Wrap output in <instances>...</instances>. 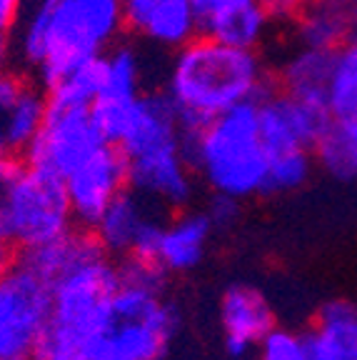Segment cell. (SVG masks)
Listing matches in <instances>:
<instances>
[{"label":"cell","mask_w":357,"mask_h":360,"mask_svg":"<svg viewBox=\"0 0 357 360\" xmlns=\"http://www.w3.org/2000/svg\"><path fill=\"white\" fill-rule=\"evenodd\" d=\"M273 85V68L263 51L197 33L170 53L162 93L190 133L235 105L260 101Z\"/></svg>","instance_id":"obj_1"},{"label":"cell","mask_w":357,"mask_h":360,"mask_svg":"<svg viewBox=\"0 0 357 360\" xmlns=\"http://www.w3.org/2000/svg\"><path fill=\"white\" fill-rule=\"evenodd\" d=\"M123 35V0H33L15 25L13 53L48 88L70 68L100 58Z\"/></svg>","instance_id":"obj_2"},{"label":"cell","mask_w":357,"mask_h":360,"mask_svg":"<svg viewBox=\"0 0 357 360\" xmlns=\"http://www.w3.org/2000/svg\"><path fill=\"white\" fill-rule=\"evenodd\" d=\"M115 148L128 163L130 191L165 210L188 205L197 180L188 158V130L162 90H145L135 101Z\"/></svg>","instance_id":"obj_3"},{"label":"cell","mask_w":357,"mask_h":360,"mask_svg":"<svg viewBox=\"0 0 357 360\" xmlns=\"http://www.w3.org/2000/svg\"><path fill=\"white\" fill-rule=\"evenodd\" d=\"M120 283L88 340L83 360H162L178 328V313L162 298L160 263L125 258Z\"/></svg>","instance_id":"obj_4"},{"label":"cell","mask_w":357,"mask_h":360,"mask_svg":"<svg viewBox=\"0 0 357 360\" xmlns=\"http://www.w3.org/2000/svg\"><path fill=\"white\" fill-rule=\"evenodd\" d=\"M188 158L212 195L245 200L265 193L268 150L260 135L257 101L235 105L188 133Z\"/></svg>","instance_id":"obj_5"},{"label":"cell","mask_w":357,"mask_h":360,"mask_svg":"<svg viewBox=\"0 0 357 360\" xmlns=\"http://www.w3.org/2000/svg\"><path fill=\"white\" fill-rule=\"evenodd\" d=\"M117 283L120 270L108 253L95 255L58 278L53 283L51 318L33 360H83Z\"/></svg>","instance_id":"obj_6"},{"label":"cell","mask_w":357,"mask_h":360,"mask_svg":"<svg viewBox=\"0 0 357 360\" xmlns=\"http://www.w3.org/2000/svg\"><path fill=\"white\" fill-rule=\"evenodd\" d=\"M75 228L65 183L22 163L0 205V233L18 253L58 240Z\"/></svg>","instance_id":"obj_7"},{"label":"cell","mask_w":357,"mask_h":360,"mask_svg":"<svg viewBox=\"0 0 357 360\" xmlns=\"http://www.w3.org/2000/svg\"><path fill=\"white\" fill-rule=\"evenodd\" d=\"M51 303V283L15 258L0 278V360H33Z\"/></svg>","instance_id":"obj_8"},{"label":"cell","mask_w":357,"mask_h":360,"mask_svg":"<svg viewBox=\"0 0 357 360\" xmlns=\"http://www.w3.org/2000/svg\"><path fill=\"white\" fill-rule=\"evenodd\" d=\"M103 146L105 138L95 125L90 108L48 101L45 120L28 150L22 153V163L40 173L65 178Z\"/></svg>","instance_id":"obj_9"},{"label":"cell","mask_w":357,"mask_h":360,"mask_svg":"<svg viewBox=\"0 0 357 360\" xmlns=\"http://www.w3.org/2000/svg\"><path fill=\"white\" fill-rule=\"evenodd\" d=\"M100 93L90 105V115L105 143L115 146L135 101L145 93V60L135 43L117 40L110 51L100 56Z\"/></svg>","instance_id":"obj_10"},{"label":"cell","mask_w":357,"mask_h":360,"mask_svg":"<svg viewBox=\"0 0 357 360\" xmlns=\"http://www.w3.org/2000/svg\"><path fill=\"white\" fill-rule=\"evenodd\" d=\"M63 183H65L75 225L93 228L108 205L125 191H130L125 155L115 146L105 143L90 158H85L78 168L70 170Z\"/></svg>","instance_id":"obj_11"},{"label":"cell","mask_w":357,"mask_h":360,"mask_svg":"<svg viewBox=\"0 0 357 360\" xmlns=\"http://www.w3.org/2000/svg\"><path fill=\"white\" fill-rule=\"evenodd\" d=\"M257 118L265 150L280 153L292 148H310L313 150L323 130L332 120L327 103L302 101L273 88L257 101Z\"/></svg>","instance_id":"obj_12"},{"label":"cell","mask_w":357,"mask_h":360,"mask_svg":"<svg viewBox=\"0 0 357 360\" xmlns=\"http://www.w3.org/2000/svg\"><path fill=\"white\" fill-rule=\"evenodd\" d=\"M193 8L197 33L238 48L263 51L278 28L263 0H193Z\"/></svg>","instance_id":"obj_13"},{"label":"cell","mask_w":357,"mask_h":360,"mask_svg":"<svg viewBox=\"0 0 357 360\" xmlns=\"http://www.w3.org/2000/svg\"><path fill=\"white\" fill-rule=\"evenodd\" d=\"M125 33L155 51L173 53L197 35L193 0H123Z\"/></svg>","instance_id":"obj_14"},{"label":"cell","mask_w":357,"mask_h":360,"mask_svg":"<svg viewBox=\"0 0 357 360\" xmlns=\"http://www.w3.org/2000/svg\"><path fill=\"white\" fill-rule=\"evenodd\" d=\"M220 323L228 353L233 358H247L275 328V315L268 298L257 288L233 285L225 290L220 303Z\"/></svg>","instance_id":"obj_15"},{"label":"cell","mask_w":357,"mask_h":360,"mask_svg":"<svg viewBox=\"0 0 357 360\" xmlns=\"http://www.w3.org/2000/svg\"><path fill=\"white\" fill-rule=\"evenodd\" d=\"M287 25V40L335 53L357 33V0H313Z\"/></svg>","instance_id":"obj_16"},{"label":"cell","mask_w":357,"mask_h":360,"mask_svg":"<svg viewBox=\"0 0 357 360\" xmlns=\"http://www.w3.org/2000/svg\"><path fill=\"white\" fill-rule=\"evenodd\" d=\"M330 75H332V51L313 45L287 43L273 68V83L287 96L302 101L327 103Z\"/></svg>","instance_id":"obj_17"},{"label":"cell","mask_w":357,"mask_h":360,"mask_svg":"<svg viewBox=\"0 0 357 360\" xmlns=\"http://www.w3.org/2000/svg\"><path fill=\"white\" fill-rule=\"evenodd\" d=\"M212 223L207 213L200 210H185L175 218H168L162 231L157 263L165 273H188L205 258L207 243H210Z\"/></svg>","instance_id":"obj_18"},{"label":"cell","mask_w":357,"mask_h":360,"mask_svg":"<svg viewBox=\"0 0 357 360\" xmlns=\"http://www.w3.org/2000/svg\"><path fill=\"white\" fill-rule=\"evenodd\" d=\"M157 208H162V205L138 195L135 191H125L123 195L108 205L105 213L98 218V223L90 231L95 233V238L100 240V245L105 248V253L110 258H128L143 223Z\"/></svg>","instance_id":"obj_19"},{"label":"cell","mask_w":357,"mask_h":360,"mask_svg":"<svg viewBox=\"0 0 357 360\" xmlns=\"http://www.w3.org/2000/svg\"><path fill=\"white\" fill-rule=\"evenodd\" d=\"M305 338L313 360H357V305L347 300L323 305Z\"/></svg>","instance_id":"obj_20"},{"label":"cell","mask_w":357,"mask_h":360,"mask_svg":"<svg viewBox=\"0 0 357 360\" xmlns=\"http://www.w3.org/2000/svg\"><path fill=\"white\" fill-rule=\"evenodd\" d=\"M103 253H105V248L100 245V240L95 238L90 228H73L58 240L18 253V260H22L28 268H33L40 278H45L53 285L58 278L65 276L67 270L78 268L80 263Z\"/></svg>","instance_id":"obj_21"},{"label":"cell","mask_w":357,"mask_h":360,"mask_svg":"<svg viewBox=\"0 0 357 360\" xmlns=\"http://www.w3.org/2000/svg\"><path fill=\"white\" fill-rule=\"evenodd\" d=\"M48 112V93L43 85L30 83L22 90V96L8 108L6 112H0V135L3 143L13 155H20L28 150L33 138L38 135L40 125Z\"/></svg>","instance_id":"obj_22"},{"label":"cell","mask_w":357,"mask_h":360,"mask_svg":"<svg viewBox=\"0 0 357 360\" xmlns=\"http://www.w3.org/2000/svg\"><path fill=\"white\" fill-rule=\"evenodd\" d=\"M315 163L337 180H357V123L330 120L313 148Z\"/></svg>","instance_id":"obj_23"},{"label":"cell","mask_w":357,"mask_h":360,"mask_svg":"<svg viewBox=\"0 0 357 360\" xmlns=\"http://www.w3.org/2000/svg\"><path fill=\"white\" fill-rule=\"evenodd\" d=\"M327 108L335 120L357 123V33L332 53Z\"/></svg>","instance_id":"obj_24"},{"label":"cell","mask_w":357,"mask_h":360,"mask_svg":"<svg viewBox=\"0 0 357 360\" xmlns=\"http://www.w3.org/2000/svg\"><path fill=\"white\" fill-rule=\"evenodd\" d=\"M100 78H103L100 58H90V60L70 68L56 83L48 85L45 93H48V101L51 103L90 108L95 98H98V93H100Z\"/></svg>","instance_id":"obj_25"},{"label":"cell","mask_w":357,"mask_h":360,"mask_svg":"<svg viewBox=\"0 0 357 360\" xmlns=\"http://www.w3.org/2000/svg\"><path fill=\"white\" fill-rule=\"evenodd\" d=\"M315 168V155L310 148H292L268 155V178L265 193H292L310 180Z\"/></svg>","instance_id":"obj_26"},{"label":"cell","mask_w":357,"mask_h":360,"mask_svg":"<svg viewBox=\"0 0 357 360\" xmlns=\"http://www.w3.org/2000/svg\"><path fill=\"white\" fill-rule=\"evenodd\" d=\"M257 360H313L305 333L275 326L257 345Z\"/></svg>","instance_id":"obj_27"},{"label":"cell","mask_w":357,"mask_h":360,"mask_svg":"<svg viewBox=\"0 0 357 360\" xmlns=\"http://www.w3.org/2000/svg\"><path fill=\"white\" fill-rule=\"evenodd\" d=\"M165 208H157L150 218L143 223L138 238L133 243V250H130L128 258H138V260H150L157 263V253H160V240H162V231H165V223L168 218L162 215Z\"/></svg>","instance_id":"obj_28"},{"label":"cell","mask_w":357,"mask_h":360,"mask_svg":"<svg viewBox=\"0 0 357 360\" xmlns=\"http://www.w3.org/2000/svg\"><path fill=\"white\" fill-rule=\"evenodd\" d=\"M28 85L30 80L22 73H18V70H13L8 65H0V112H6L22 96V90Z\"/></svg>","instance_id":"obj_29"},{"label":"cell","mask_w":357,"mask_h":360,"mask_svg":"<svg viewBox=\"0 0 357 360\" xmlns=\"http://www.w3.org/2000/svg\"><path fill=\"white\" fill-rule=\"evenodd\" d=\"M207 218H210L212 228L215 225H233L240 215V200H235V198H228V195H212L210 200V208L205 210Z\"/></svg>","instance_id":"obj_30"},{"label":"cell","mask_w":357,"mask_h":360,"mask_svg":"<svg viewBox=\"0 0 357 360\" xmlns=\"http://www.w3.org/2000/svg\"><path fill=\"white\" fill-rule=\"evenodd\" d=\"M263 3L268 6V11L273 13L278 22H290L292 18L305 6H310L313 0H263Z\"/></svg>","instance_id":"obj_31"},{"label":"cell","mask_w":357,"mask_h":360,"mask_svg":"<svg viewBox=\"0 0 357 360\" xmlns=\"http://www.w3.org/2000/svg\"><path fill=\"white\" fill-rule=\"evenodd\" d=\"M25 11V0H0V22L15 33V25Z\"/></svg>","instance_id":"obj_32"},{"label":"cell","mask_w":357,"mask_h":360,"mask_svg":"<svg viewBox=\"0 0 357 360\" xmlns=\"http://www.w3.org/2000/svg\"><path fill=\"white\" fill-rule=\"evenodd\" d=\"M15 258H18L15 245H13V243L8 240V238L3 236V233H0V278L6 276L8 268H11V265L15 263Z\"/></svg>","instance_id":"obj_33"},{"label":"cell","mask_w":357,"mask_h":360,"mask_svg":"<svg viewBox=\"0 0 357 360\" xmlns=\"http://www.w3.org/2000/svg\"><path fill=\"white\" fill-rule=\"evenodd\" d=\"M13 56V30L0 22V65H8Z\"/></svg>","instance_id":"obj_34"},{"label":"cell","mask_w":357,"mask_h":360,"mask_svg":"<svg viewBox=\"0 0 357 360\" xmlns=\"http://www.w3.org/2000/svg\"><path fill=\"white\" fill-rule=\"evenodd\" d=\"M235 360H250V358H235Z\"/></svg>","instance_id":"obj_35"}]
</instances>
